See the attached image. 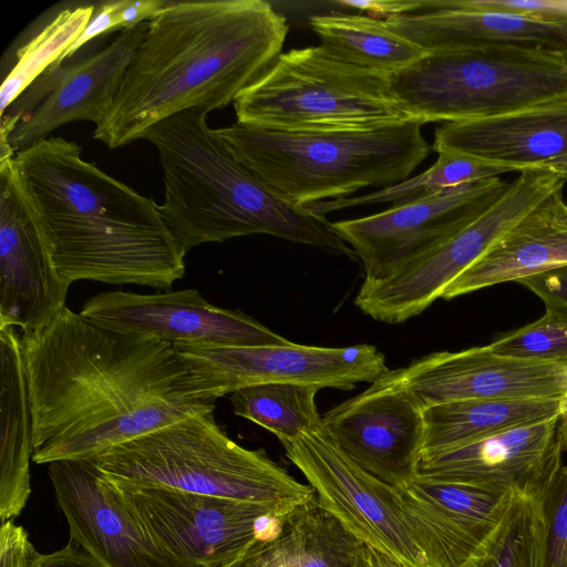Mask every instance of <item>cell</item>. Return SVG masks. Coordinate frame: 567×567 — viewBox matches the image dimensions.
Wrapping results in <instances>:
<instances>
[{
	"mask_svg": "<svg viewBox=\"0 0 567 567\" xmlns=\"http://www.w3.org/2000/svg\"><path fill=\"white\" fill-rule=\"evenodd\" d=\"M37 464L93 460L215 411L171 342L105 328L69 308L20 334Z\"/></svg>",
	"mask_w": 567,
	"mask_h": 567,
	"instance_id": "1",
	"label": "cell"
},
{
	"mask_svg": "<svg viewBox=\"0 0 567 567\" xmlns=\"http://www.w3.org/2000/svg\"><path fill=\"white\" fill-rule=\"evenodd\" d=\"M106 117L93 137L127 145L188 109L234 103L280 54L282 14L264 0L168 1L147 21Z\"/></svg>",
	"mask_w": 567,
	"mask_h": 567,
	"instance_id": "2",
	"label": "cell"
},
{
	"mask_svg": "<svg viewBox=\"0 0 567 567\" xmlns=\"http://www.w3.org/2000/svg\"><path fill=\"white\" fill-rule=\"evenodd\" d=\"M10 168L61 279L169 290L185 276V252L158 205L81 157L62 137L41 140Z\"/></svg>",
	"mask_w": 567,
	"mask_h": 567,
	"instance_id": "3",
	"label": "cell"
},
{
	"mask_svg": "<svg viewBox=\"0 0 567 567\" xmlns=\"http://www.w3.org/2000/svg\"><path fill=\"white\" fill-rule=\"evenodd\" d=\"M207 114L184 110L142 137L158 152L165 187L158 210L185 254L202 244L266 234L355 258L326 216L282 200L237 161L208 127Z\"/></svg>",
	"mask_w": 567,
	"mask_h": 567,
	"instance_id": "4",
	"label": "cell"
},
{
	"mask_svg": "<svg viewBox=\"0 0 567 567\" xmlns=\"http://www.w3.org/2000/svg\"><path fill=\"white\" fill-rule=\"evenodd\" d=\"M423 123L370 130L282 131L235 123L214 130L233 156L297 207L405 181L432 147Z\"/></svg>",
	"mask_w": 567,
	"mask_h": 567,
	"instance_id": "5",
	"label": "cell"
},
{
	"mask_svg": "<svg viewBox=\"0 0 567 567\" xmlns=\"http://www.w3.org/2000/svg\"><path fill=\"white\" fill-rule=\"evenodd\" d=\"M91 461L109 480L295 508L316 497L264 449L249 450L217 424L214 411L133 439Z\"/></svg>",
	"mask_w": 567,
	"mask_h": 567,
	"instance_id": "6",
	"label": "cell"
},
{
	"mask_svg": "<svg viewBox=\"0 0 567 567\" xmlns=\"http://www.w3.org/2000/svg\"><path fill=\"white\" fill-rule=\"evenodd\" d=\"M405 113L464 122L514 113L567 96V49L494 45L427 53L388 76Z\"/></svg>",
	"mask_w": 567,
	"mask_h": 567,
	"instance_id": "7",
	"label": "cell"
},
{
	"mask_svg": "<svg viewBox=\"0 0 567 567\" xmlns=\"http://www.w3.org/2000/svg\"><path fill=\"white\" fill-rule=\"evenodd\" d=\"M233 104L238 124L282 131L370 130L413 120L386 75L342 63L320 45L280 53Z\"/></svg>",
	"mask_w": 567,
	"mask_h": 567,
	"instance_id": "8",
	"label": "cell"
},
{
	"mask_svg": "<svg viewBox=\"0 0 567 567\" xmlns=\"http://www.w3.org/2000/svg\"><path fill=\"white\" fill-rule=\"evenodd\" d=\"M564 184L548 168L520 172L495 203L434 250L386 280L363 281L355 306L390 324L416 317L525 216L563 190Z\"/></svg>",
	"mask_w": 567,
	"mask_h": 567,
	"instance_id": "9",
	"label": "cell"
},
{
	"mask_svg": "<svg viewBox=\"0 0 567 567\" xmlns=\"http://www.w3.org/2000/svg\"><path fill=\"white\" fill-rule=\"evenodd\" d=\"M110 481L165 548L203 567H231L255 544L278 537L296 508Z\"/></svg>",
	"mask_w": 567,
	"mask_h": 567,
	"instance_id": "10",
	"label": "cell"
},
{
	"mask_svg": "<svg viewBox=\"0 0 567 567\" xmlns=\"http://www.w3.org/2000/svg\"><path fill=\"white\" fill-rule=\"evenodd\" d=\"M320 505L351 534L402 567H430L393 485L354 463L321 426L282 444Z\"/></svg>",
	"mask_w": 567,
	"mask_h": 567,
	"instance_id": "11",
	"label": "cell"
},
{
	"mask_svg": "<svg viewBox=\"0 0 567 567\" xmlns=\"http://www.w3.org/2000/svg\"><path fill=\"white\" fill-rule=\"evenodd\" d=\"M499 176L449 188L386 210L333 223L364 269V281L401 272L463 229L508 188Z\"/></svg>",
	"mask_w": 567,
	"mask_h": 567,
	"instance_id": "12",
	"label": "cell"
},
{
	"mask_svg": "<svg viewBox=\"0 0 567 567\" xmlns=\"http://www.w3.org/2000/svg\"><path fill=\"white\" fill-rule=\"evenodd\" d=\"M200 388L214 399L261 383H302L352 390L389 371L374 346L342 348L303 346L173 344Z\"/></svg>",
	"mask_w": 567,
	"mask_h": 567,
	"instance_id": "13",
	"label": "cell"
},
{
	"mask_svg": "<svg viewBox=\"0 0 567 567\" xmlns=\"http://www.w3.org/2000/svg\"><path fill=\"white\" fill-rule=\"evenodd\" d=\"M394 487L430 567H480L518 495L420 475Z\"/></svg>",
	"mask_w": 567,
	"mask_h": 567,
	"instance_id": "14",
	"label": "cell"
},
{
	"mask_svg": "<svg viewBox=\"0 0 567 567\" xmlns=\"http://www.w3.org/2000/svg\"><path fill=\"white\" fill-rule=\"evenodd\" d=\"M321 421L336 444L377 478L398 486L415 475L424 406L409 388L403 368L389 370Z\"/></svg>",
	"mask_w": 567,
	"mask_h": 567,
	"instance_id": "15",
	"label": "cell"
},
{
	"mask_svg": "<svg viewBox=\"0 0 567 567\" xmlns=\"http://www.w3.org/2000/svg\"><path fill=\"white\" fill-rule=\"evenodd\" d=\"M48 465L70 539L103 567H203L165 548L91 461L63 460Z\"/></svg>",
	"mask_w": 567,
	"mask_h": 567,
	"instance_id": "16",
	"label": "cell"
},
{
	"mask_svg": "<svg viewBox=\"0 0 567 567\" xmlns=\"http://www.w3.org/2000/svg\"><path fill=\"white\" fill-rule=\"evenodd\" d=\"M80 313L112 330L172 344L289 346L292 341L239 310L209 303L198 290L156 293L113 290L89 298Z\"/></svg>",
	"mask_w": 567,
	"mask_h": 567,
	"instance_id": "17",
	"label": "cell"
},
{
	"mask_svg": "<svg viewBox=\"0 0 567 567\" xmlns=\"http://www.w3.org/2000/svg\"><path fill=\"white\" fill-rule=\"evenodd\" d=\"M424 408L464 400L563 398L567 362L501 355L489 346L424 355L403 368Z\"/></svg>",
	"mask_w": 567,
	"mask_h": 567,
	"instance_id": "18",
	"label": "cell"
},
{
	"mask_svg": "<svg viewBox=\"0 0 567 567\" xmlns=\"http://www.w3.org/2000/svg\"><path fill=\"white\" fill-rule=\"evenodd\" d=\"M559 417L420 456L415 475L540 497L560 468Z\"/></svg>",
	"mask_w": 567,
	"mask_h": 567,
	"instance_id": "19",
	"label": "cell"
},
{
	"mask_svg": "<svg viewBox=\"0 0 567 567\" xmlns=\"http://www.w3.org/2000/svg\"><path fill=\"white\" fill-rule=\"evenodd\" d=\"M12 157L0 158V327L28 332L65 308L69 286L21 198L10 168Z\"/></svg>",
	"mask_w": 567,
	"mask_h": 567,
	"instance_id": "20",
	"label": "cell"
},
{
	"mask_svg": "<svg viewBox=\"0 0 567 567\" xmlns=\"http://www.w3.org/2000/svg\"><path fill=\"white\" fill-rule=\"evenodd\" d=\"M148 22L123 30L102 51L63 69L52 91L23 117L0 146L21 151L55 128L75 121L99 126L110 112L132 56L143 40Z\"/></svg>",
	"mask_w": 567,
	"mask_h": 567,
	"instance_id": "21",
	"label": "cell"
},
{
	"mask_svg": "<svg viewBox=\"0 0 567 567\" xmlns=\"http://www.w3.org/2000/svg\"><path fill=\"white\" fill-rule=\"evenodd\" d=\"M432 148L450 150L517 172L567 155V96L489 118L444 123Z\"/></svg>",
	"mask_w": 567,
	"mask_h": 567,
	"instance_id": "22",
	"label": "cell"
},
{
	"mask_svg": "<svg viewBox=\"0 0 567 567\" xmlns=\"http://www.w3.org/2000/svg\"><path fill=\"white\" fill-rule=\"evenodd\" d=\"M383 20L426 53L494 45L567 49V23H546L501 12L439 8Z\"/></svg>",
	"mask_w": 567,
	"mask_h": 567,
	"instance_id": "23",
	"label": "cell"
},
{
	"mask_svg": "<svg viewBox=\"0 0 567 567\" xmlns=\"http://www.w3.org/2000/svg\"><path fill=\"white\" fill-rule=\"evenodd\" d=\"M553 195L454 280L442 298L450 300L567 266V226L554 213Z\"/></svg>",
	"mask_w": 567,
	"mask_h": 567,
	"instance_id": "24",
	"label": "cell"
},
{
	"mask_svg": "<svg viewBox=\"0 0 567 567\" xmlns=\"http://www.w3.org/2000/svg\"><path fill=\"white\" fill-rule=\"evenodd\" d=\"M33 423L20 334L0 327V518L13 519L31 493Z\"/></svg>",
	"mask_w": 567,
	"mask_h": 567,
	"instance_id": "25",
	"label": "cell"
},
{
	"mask_svg": "<svg viewBox=\"0 0 567 567\" xmlns=\"http://www.w3.org/2000/svg\"><path fill=\"white\" fill-rule=\"evenodd\" d=\"M370 564L369 546L313 497L291 511L278 537L255 544L231 567H368Z\"/></svg>",
	"mask_w": 567,
	"mask_h": 567,
	"instance_id": "26",
	"label": "cell"
},
{
	"mask_svg": "<svg viewBox=\"0 0 567 567\" xmlns=\"http://www.w3.org/2000/svg\"><path fill=\"white\" fill-rule=\"evenodd\" d=\"M561 399L464 400L426 406L421 455L557 419Z\"/></svg>",
	"mask_w": 567,
	"mask_h": 567,
	"instance_id": "27",
	"label": "cell"
},
{
	"mask_svg": "<svg viewBox=\"0 0 567 567\" xmlns=\"http://www.w3.org/2000/svg\"><path fill=\"white\" fill-rule=\"evenodd\" d=\"M321 49L331 58L365 71L391 75L425 54L391 30L383 19L361 14H317L309 19Z\"/></svg>",
	"mask_w": 567,
	"mask_h": 567,
	"instance_id": "28",
	"label": "cell"
},
{
	"mask_svg": "<svg viewBox=\"0 0 567 567\" xmlns=\"http://www.w3.org/2000/svg\"><path fill=\"white\" fill-rule=\"evenodd\" d=\"M435 163L423 173L368 195L350 196L305 206L312 214H326L343 208L381 203H405L449 188L517 172L507 165L484 161L467 154L440 150Z\"/></svg>",
	"mask_w": 567,
	"mask_h": 567,
	"instance_id": "29",
	"label": "cell"
},
{
	"mask_svg": "<svg viewBox=\"0 0 567 567\" xmlns=\"http://www.w3.org/2000/svg\"><path fill=\"white\" fill-rule=\"evenodd\" d=\"M319 386L302 383H261L229 394L233 411L275 434L281 444L322 426L316 395Z\"/></svg>",
	"mask_w": 567,
	"mask_h": 567,
	"instance_id": "30",
	"label": "cell"
},
{
	"mask_svg": "<svg viewBox=\"0 0 567 567\" xmlns=\"http://www.w3.org/2000/svg\"><path fill=\"white\" fill-rule=\"evenodd\" d=\"M94 10L95 6L90 4L59 12L18 50L17 62L0 89V115L78 40Z\"/></svg>",
	"mask_w": 567,
	"mask_h": 567,
	"instance_id": "31",
	"label": "cell"
},
{
	"mask_svg": "<svg viewBox=\"0 0 567 567\" xmlns=\"http://www.w3.org/2000/svg\"><path fill=\"white\" fill-rule=\"evenodd\" d=\"M545 518L540 497L517 495L480 567H544Z\"/></svg>",
	"mask_w": 567,
	"mask_h": 567,
	"instance_id": "32",
	"label": "cell"
},
{
	"mask_svg": "<svg viewBox=\"0 0 567 567\" xmlns=\"http://www.w3.org/2000/svg\"><path fill=\"white\" fill-rule=\"evenodd\" d=\"M538 320L489 343L493 352L524 360L567 362V306L546 303Z\"/></svg>",
	"mask_w": 567,
	"mask_h": 567,
	"instance_id": "33",
	"label": "cell"
},
{
	"mask_svg": "<svg viewBox=\"0 0 567 567\" xmlns=\"http://www.w3.org/2000/svg\"><path fill=\"white\" fill-rule=\"evenodd\" d=\"M167 3L168 1L163 0H120L99 4L82 34L51 66H61L63 61L70 59L96 37L111 33L116 29L128 30L151 20Z\"/></svg>",
	"mask_w": 567,
	"mask_h": 567,
	"instance_id": "34",
	"label": "cell"
},
{
	"mask_svg": "<svg viewBox=\"0 0 567 567\" xmlns=\"http://www.w3.org/2000/svg\"><path fill=\"white\" fill-rule=\"evenodd\" d=\"M545 518L544 567H567V465L542 496Z\"/></svg>",
	"mask_w": 567,
	"mask_h": 567,
	"instance_id": "35",
	"label": "cell"
},
{
	"mask_svg": "<svg viewBox=\"0 0 567 567\" xmlns=\"http://www.w3.org/2000/svg\"><path fill=\"white\" fill-rule=\"evenodd\" d=\"M439 8L501 12L546 23H567V0H430L429 10Z\"/></svg>",
	"mask_w": 567,
	"mask_h": 567,
	"instance_id": "36",
	"label": "cell"
},
{
	"mask_svg": "<svg viewBox=\"0 0 567 567\" xmlns=\"http://www.w3.org/2000/svg\"><path fill=\"white\" fill-rule=\"evenodd\" d=\"M37 553L22 526L13 519L1 523L0 567H30Z\"/></svg>",
	"mask_w": 567,
	"mask_h": 567,
	"instance_id": "37",
	"label": "cell"
},
{
	"mask_svg": "<svg viewBox=\"0 0 567 567\" xmlns=\"http://www.w3.org/2000/svg\"><path fill=\"white\" fill-rule=\"evenodd\" d=\"M544 303L567 306V266L555 268L517 281Z\"/></svg>",
	"mask_w": 567,
	"mask_h": 567,
	"instance_id": "38",
	"label": "cell"
},
{
	"mask_svg": "<svg viewBox=\"0 0 567 567\" xmlns=\"http://www.w3.org/2000/svg\"><path fill=\"white\" fill-rule=\"evenodd\" d=\"M336 3L367 11L378 19L419 13L426 9V0H339Z\"/></svg>",
	"mask_w": 567,
	"mask_h": 567,
	"instance_id": "39",
	"label": "cell"
},
{
	"mask_svg": "<svg viewBox=\"0 0 567 567\" xmlns=\"http://www.w3.org/2000/svg\"><path fill=\"white\" fill-rule=\"evenodd\" d=\"M30 567H103L92 555L74 540L61 549L34 555Z\"/></svg>",
	"mask_w": 567,
	"mask_h": 567,
	"instance_id": "40",
	"label": "cell"
},
{
	"mask_svg": "<svg viewBox=\"0 0 567 567\" xmlns=\"http://www.w3.org/2000/svg\"><path fill=\"white\" fill-rule=\"evenodd\" d=\"M553 206L557 219L567 226V204L563 199L561 190L553 195Z\"/></svg>",
	"mask_w": 567,
	"mask_h": 567,
	"instance_id": "41",
	"label": "cell"
},
{
	"mask_svg": "<svg viewBox=\"0 0 567 567\" xmlns=\"http://www.w3.org/2000/svg\"><path fill=\"white\" fill-rule=\"evenodd\" d=\"M369 549H370L372 561L377 567H402L401 565H399L394 560L390 559L385 555L381 554L380 551H378L371 547H369Z\"/></svg>",
	"mask_w": 567,
	"mask_h": 567,
	"instance_id": "42",
	"label": "cell"
},
{
	"mask_svg": "<svg viewBox=\"0 0 567 567\" xmlns=\"http://www.w3.org/2000/svg\"><path fill=\"white\" fill-rule=\"evenodd\" d=\"M559 432L563 451L567 452V411L559 416Z\"/></svg>",
	"mask_w": 567,
	"mask_h": 567,
	"instance_id": "43",
	"label": "cell"
},
{
	"mask_svg": "<svg viewBox=\"0 0 567 567\" xmlns=\"http://www.w3.org/2000/svg\"><path fill=\"white\" fill-rule=\"evenodd\" d=\"M561 404H563V411H561V414H563L564 412L567 411V391H566L565 395L561 399Z\"/></svg>",
	"mask_w": 567,
	"mask_h": 567,
	"instance_id": "44",
	"label": "cell"
},
{
	"mask_svg": "<svg viewBox=\"0 0 567 567\" xmlns=\"http://www.w3.org/2000/svg\"><path fill=\"white\" fill-rule=\"evenodd\" d=\"M368 567H377V566L373 564L372 558H371V564H370Z\"/></svg>",
	"mask_w": 567,
	"mask_h": 567,
	"instance_id": "45",
	"label": "cell"
}]
</instances>
